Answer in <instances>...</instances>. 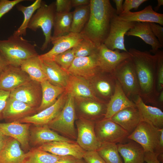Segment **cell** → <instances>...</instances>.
Returning <instances> with one entry per match:
<instances>
[{"instance_id":"cell-1","label":"cell","mask_w":163,"mask_h":163,"mask_svg":"<svg viewBox=\"0 0 163 163\" xmlns=\"http://www.w3.org/2000/svg\"><path fill=\"white\" fill-rule=\"evenodd\" d=\"M129 52L136 71L140 91L144 102L159 107L157 91V55L134 48Z\"/></svg>"},{"instance_id":"cell-2","label":"cell","mask_w":163,"mask_h":163,"mask_svg":"<svg viewBox=\"0 0 163 163\" xmlns=\"http://www.w3.org/2000/svg\"><path fill=\"white\" fill-rule=\"evenodd\" d=\"M89 19L80 34L97 47L104 44L110 31L116 9L109 0H90Z\"/></svg>"},{"instance_id":"cell-3","label":"cell","mask_w":163,"mask_h":163,"mask_svg":"<svg viewBox=\"0 0 163 163\" xmlns=\"http://www.w3.org/2000/svg\"><path fill=\"white\" fill-rule=\"evenodd\" d=\"M35 43H32L22 36L13 34L7 40H0V52L8 65L20 67L24 60L38 55Z\"/></svg>"},{"instance_id":"cell-4","label":"cell","mask_w":163,"mask_h":163,"mask_svg":"<svg viewBox=\"0 0 163 163\" xmlns=\"http://www.w3.org/2000/svg\"><path fill=\"white\" fill-rule=\"evenodd\" d=\"M56 13L55 2L48 5L42 1L41 6L33 15L28 24L27 28L34 31L41 28L45 37V40L40 49L44 51L48 47L52 37Z\"/></svg>"},{"instance_id":"cell-5","label":"cell","mask_w":163,"mask_h":163,"mask_svg":"<svg viewBox=\"0 0 163 163\" xmlns=\"http://www.w3.org/2000/svg\"><path fill=\"white\" fill-rule=\"evenodd\" d=\"M74 98L68 94L62 109L58 115L47 124L51 129L57 131L66 136L76 139L74 125L75 119Z\"/></svg>"},{"instance_id":"cell-6","label":"cell","mask_w":163,"mask_h":163,"mask_svg":"<svg viewBox=\"0 0 163 163\" xmlns=\"http://www.w3.org/2000/svg\"><path fill=\"white\" fill-rule=\"evenodd\" d=\"M113 74L129 99L132 101L136 96H140L139 85L130 57L121 62L116 68Z\"/></svg>"},{"instance_id":"cell-7","label":"cell","mask_w":163,"mask_h":163,"mask_svg":"<svg viewBox=\"0 0 163 163\" xmlns=\"http://www.w3.org/2000/svg\"><path fill=\"white\" fill-rule=\"evenodd\" d=\"M160 133L159 129L147 122L141 121L129 135L127 139L140 144L145 152H156L159 154L158 144Z\"/></svg>"},{"instance_id":"cell-8","label":"cell","mask_w":163,"mask_h":163,"mask_svg":"<svg viewBox=\"0 0 163 163\" xmlns=\"http://www.w3.org/2000/svg\"><path fill=\"white\" fill-rule=\"evenodd\" d=\"M94 130L101 143H123L129 134L111 119H103L95 123Z\"/></svg>"},{"instance_id":"cell-9","label":"cell","mask_w":163,"mask_h":163,"mask_svg":"<svg viewBox=\"0 0 163 163\" xmlns=\"http://www.w3.org/2000/svg\"><path fill=\"white\" fill-rule=\"evenodd\" d=\"M136 22L121 20L116 13L111 20L109 33L104 44L112 50L128 52L125 46L124 36Z\"/></svg>"},{"instance_id":"cell-10","label":"cell","mask_w":163,"mask_h":163,"mask_svg":"<svg viewBox=\"0 0 163 163\" xmlns=\"http://www.w3.org/2000/svg\"><path fill=\"white\" fill-rule=\"evenodd\" d=\"M100 70L97 52L89 56L75 57L67 72L69 75L89 80Z\"/></svg>"},{"instance_id":"cell-11","label":"cell","mask_w":163,"mask_h":163,"mask_svg":"<svg viewBox=\"0 0 163 163\" xmlns=\"http://www.w3.org/2000/svg\"><path fill=\"white\" fill-rule=\"evenodd\" d=\"M95 123L94 121L82 118L76 122L77 143L85 151H96L101 145L95 135Z\"/></svg>"},{"instance_id":"cell-12","label":"cell","mask_w":163,"mask_h":163,"mask_svg":"<svg viewBox=\"0 0 163 163\" xmlns=\"http://www.w3.org/2000/svg\"><path fill=\"white\" fill-rule=\"evenodd\" d=\"M68 94L65 91L52 105L33 115L17 120L21 123H32L38 126L47 125L59 114L63 107Z\"/></svg>"},{"instance_id":"cell-13","label":"cell","mask_w":163,"mask_h":163,"mask_svg":"<svg viewBox=\"0 0 163 163\" xmlns=\"http://www.w3.org/2000/svg\"><path fill=\"white\" fill-rule=\"evenodd\" d=\"M40 83L31 80L10 92V97L26 103L37 109L41 101Z\"/></svg>"},{"instance_id":"cell-14","label":"cell","mask_w":163,"mask_h":163,"mask_svg":"<svg viewBox=\"0 0 163 163\" xmlns=\"http://www.w3.org/2000/svg\"><path fill=\"white\" fill-rule=\"evenodd\" d=\"M97 54L102 72L112 74L121 62L130 57L128 51L120 52L118 50H112L104 44L97 47Z\"/></svg>"},{"instance_id":"cell-15","label":"cell","mask_w":163,"mask_h":163,"mask_svg":"<svg viewBox=\"0 0 163 163\" xmlns=\"http://www.w3.org/2000/svg\"><path fill=\"white\" fill-rule=\"evenodd\" d=\"M83 38L80 33L72 32L62 36L52 37L51 42L53 45V47L47 53L39 55V57L41 60L54 61L56 56L72 48Z\"/></svg>"},{"instance_id":"cell-16","label":"cell","mask_w":163,"mask_h":163,"mask_svg":"<svg viewBox=\"0 0 163 163\" xmlns=\"http://www.w3.org/2000/svg\"><path fill=\"white\" fill-rule=\"evenodd\" d=\"M31 80L20 67L8 65L0 74V89L11 92Z\"/></svg>"},{"instance_id":"cell-17","label":"cell","mask_w":163,"mask_h":163,"mask_svg":"<svg viewBox=\"0 0 163 163\" xmlns=\"http://www.w3.org/2000/svg\"><path fill=\"white\" fill-rule=\"evenodd\" d=\"M65 88L68 94L75 99H91L104 104L97 97L92 84L88 80L70 75Z\"/></svg>"},{"instance_id":"cell-18","label":"cell","mask_w":163,"mask_h":163,"mask_svg":"<svg viewBox=\"0 0 163 163\" xmlns=\"http://www.w3.org/2000/svg\"><path fill=\"white\" fill-rule=\"evenodd\" d=\"M37 149L56 155L71 156L77 159L83 158L85 152L74 142H51L40 145Z\"/></svg>"},{"instance_id":"cell-19","label":"cell","mask_w":163,"mask_h":163,"mask_svg":"<svg viewBox=\"0 0 163 163\" xmlns=\"http://www.w3.org/2000/svg\"><path fill=\"white\" fill-rule=\"evenodd\" d=\"M101 73L100 70L93 79L92 85L97 97L107 104L114 93L117 80L113 74L107 73L106 75H104Z\"/></svg>"},{"instance_id":"cell-20","label":"cell","mask_w":163,"mask_h":163,"mask_svg":"<svg viewBox=\"0 0 163 163\" xmlns=\"http://www.w3.org/2000/svg\"><path fill=\"white\" fill-rule=\"evenodd\" d=\"M132 101L138 109L141 121L147 122L158 129L163 128V112L161 109L147 105L139 95Z\"/></svg>"},{"instance_id":"cell-21","label":"cell","mask_w":163,"mask_h":163,"mask_svg":"<svg viewBox=\"0 0 163 163\" xmlns=\"http://www.w3.org/2000/svg\"><path fill=\"white\" fill-rule=\"evenodd\" d=\"M30 125V123H24L17 120L10 123H0V131L5 136L16 140L25 149L29 145Z\"/></svg>"},{"instance_id":"cell-22","label":"cell","mask_w":163,"mask_h":163,"mask_svg":"<svg viewBox=\"0 0 163 163\" xmlns=\"http://www.w3.org/2000/svg\"><path fill=\"white\" fill-rule=\"evenodd\" d=\"M136 106L133 101L126 95L120 83L117 80L114 93L107 104L104 119H111L120 111L128 107Z\"/></svg>"},{"instance_id":"cell-23","label":"cell","mask_w":163,"mask_h":163,"mask_svg":"<svg viewBox=\"0 0 163 163\" xmlns=\"http://www.w3.org/2000/svg\"><path fill=\"white\" fill-rule=\"evenodd\" d=\"M130 134L141 121L136 106L126 108L115 114L111 118Z\"/></svg>"},{"instance_id":"cell-24","label":"cell","mask_w":163,"mask_h":163,"mask_svg":"<svg viewBox=\"0 0 163 163\" xmlns=\"http://www.w3.org/2000/svg\"><path fill=\"white\" fill-rule=\"evenodd\" d=\"M37 108L19 100L9 97L2 113L6 120H18L30 116Z\"/></svg>"},{"instance_id":"cell-25","label":"cell","mask_w":163,"mask_h":163,"mask_svg":"<svg viewBox=\"0 0 163 163\" xmlns=\"http://www.w3.org/2000/svg\"><path fill=\"white\" fill-rule=\"evenodd\" d=\"M128 36H133L141 39L146 43L151 46L149 52L154 54L163 47L154 36L149 22H136L134 26L126 34Z\"/></svg>"},{"instance_id":"cell-26","label":"cell","mask_w":163,"mask_h":163,"mask_svg":"<svg viewBox=\"0 0 163 163\" xmlns=\"http://www.w3.org/2000/svg\"><path fill=\"white\" fill-rule=\"evenodd\" d=\"M20 144L15 139L8 138L0 151V163H25L26 154L21 148Z\"/></svg>"},{"instance_id":"cell-27","label":"cell","mask_w":163,"mask_h":163,"mask_svg":"<svg viewBox=\"0 0 163 163\" xmlns=\"http://www.w3.org/2000/svg\"><path fill=\"white\" fill-rule=\"evenodd\" d=\"M121 20L128 21L158 23L163 25V14L155 12L149 5L138 11H129L118 16Z\"/></svg>"},{"instance_id":"cell-28","label":"cell","mask_w":163,"mask_h":163,"mask_svg":"<svg viewBox=\"0 0 163 163\" xmlns=\"http://www.w3.org/2000/svg\"><path fill=\"white\" fill-rule=\"evenodd\" d=\"M41 61L47 80L53 85L65 88L70 75L68 73L54 61Z\"/></svg>"},{"instance_id":"cell-29","label":"cell","mask_w":163,"mask_h":163,"mask_svg":"<svg viewBox=\"0 0 163 163\" xmlns=\"http://www.w3.org/2000/svg\"><path fill=\"white\" fill-rule=\"evenodd\" d=\"M125 143L117 144L118 152L124 160V163H144L145 152L142 147L130 139Z\"/></svg>"},{"instance_id":"cell-30","label":"cell","mask_w":163,"mask_h":163,"mask_svg":"<svg viewBox=\"0 0 163 163\" xmlns=\"http://www.w3.org/2000/svg\"><path fill=\"white\" fill-rule=\"evenodd\" d=\"M30 132L31 141L35 144L41 145L53 141L74 142L52 130L47 125L34 127L32 129Z\"/></svg>"},{"instance_id":"cell-31","label":"cell","mask_w":163,"mask_h":163,"mask_svg":"<svg viewBox=\"0 0 163 163\" xmlns=\"http://www.w3.org/2000/svg\"><path fill=\"white\" fill-rule=\"evenodd\" d=\"M40 83L42 97L40 104L37 109L38 112L53 104L57 99V97L65 91L64 88L53 85L47 80Z\"/></svg>"},{"instance_id":"cell-32","label":"cell","mask_w":163,"mask_h":163,"mask_svg":"<svg viewBox=\"0 0 163 163\" xmlns=\"http://www.w3.org/2000/svg\"><path fill=\"white\" fill-rule=\"evenodd\" d=\"M20 67L28 74L31 80L40 83L47 80L39 55L24 60Z\"/></svg>"},{"instance_id":"cell-33","label":"cell","mask_w":163,"mask_h":163,"mask_svg":"<svg viewBox=\"0 0 163 163\" xmlns=\"http://www.w3.org/2000/svg\"><path fill=\"white\" fill-rule=\"evenodd\" d=\"M79 107L84 113L94 117L99 121L104 118L107 104L102 103L91 99L77 98Z\"/></svg>"},{"instance_id":"cell-34","label":"cell","mask_w":163,"mask_h":163,"mask_svg":"<svg viewBox=\"0 0 163 163\" xmlns=\"http://www.w3.org/2000/svg\"><path fill=\"white\" fill-rule=\"evenodd\" d=\"M42 2L41 0H36L28 6L19 4L16 5L18 10L23 14L24 20L20 27L14 31L13 34V35L18 36L26 35L27 29L30 20L34 12L41 6Z\"/></svg>"},{"instance_id":"cell-35","label":"cell","mask_w":163,"mask_h":163,"mask_svg":"<svg viewBox=\"0 0 163 163\" xmlns=\"http://www.w3.org/2000/svg\"><path fill=\"white\" fill-rule=\"evenodd\" d=\"M72 20V12H56L53 26V34L52 37H56L62 36L71 32Z\"/></svg>"},{"instance_id":"cell-36","label":"cell","mask_w":163,"mask_h":163,"mask_svg":"<svg viewBox=\"0 0 163 163\" xmlns=\"http://www.w3.org/2000/svg\"><path fill=\"white\" fill-rule=\"evenodd\" d=\"M72 13V20L71 32L80 33L89 18L90 4L76 7Z\"/></svg>"},{"instance_id":"cell-37","label":"cell","mask_w":163,"mask_h":163,"mask_svg":"<svg viewBox=\"0 0 163 163\" xmlns=\"http://www.w3.org/2000/svg\"><path fill=\"white\" fill-rule=\"evenodd\" d=\"M26 154L25 163H55L64 156L56 155L37 148Z\"/></svg>"},{"instance_id":"cell-38","label":"cell","mask_w":163,"mask_h":163,"mask_svg":"<svg viewBox=\"0 0 163 163\" xmlns=\"http://www.w3.org/2000/svg\"><path fill=\"white\" fill-rule=\"evenodd\" d=\"M96 151L106 163H123L119 154L117 144L101 143Z\"/></svg>"},{"instance_id":"cell-39","label":"cell","mask_w":163,"mask_h":163,"mask_svg":"<svg viewBox=\"0 0 163 163\" xmlns=\"http://www.w3.org/2000/svg\"><path fill=\"white\" fill-rule=\"evenodd\" d=\"M97 47L91 40L83 37V39L72 49L75 57H82L95 53Z\"/></svg>"},{"instance_id":"cell-40","label":"cell","mask_w":163,"mask_h":163,"mask_svg":"<svg viewBox=\"0 0 163 163\" xmlns=\"http://www.w3.org/2000/svg\"><path fill=\"white\" fill-rule=\"evenodd\" d=\"M75 58L74 52L72 48L56 56L54 61L67 72Z\"/></svg>"},{"instance_id":"cell-41","label":"cell","mask_w":163,"mask_h":163,"mask_svg":"<svg viewBox=\"0 0 163 163\" xmlns=\"http://www.w3.org/2000/svg\"><path fill=\"white\" fill-rule=\"evenodd\" d=\"M157 55V91L158 93L163 89V51L158 50Z\"/></svg>"},{"instance_id":"cell-42","label":"cell","mask_w":163,"mask_h":163,"mask_svg":"<svg viewBox=\"0 0 163 163\" xmlns=\"http://www.w3.org/2000/svg\"><path fill=\"white\" fill-rule=\"evenodd\" d=\"M24 0H0V19L14 7Z\"/></svg>"},{"instance_id":"cell-43","label":"cell","mask_w":163,"mask_h":163,"mask_svg":"<svg viewBox=\"0 0 163 163\" xmlns=\"http://www.w3.org/2000/svg\"><path fill=\"white\" fill-rule=\"evenodd\" d=\"M83 159L86 163H106L96 151H85Z\"/></svg>"},{"instance_id":"cell-44","label":"cell","mask_w":163,"mask_h":163,"mask_svg":"<svg viewBox=\"0 0 163 163\" xmlns=\"http://www.w3.org/2000/svg\"><path fill=\"white\" fill-rule=\"evenodd\" d=\"M55 5L56 13L69 12L72 8L71 0H56Z\"/></svg>"},{"instance_id":"cell-45","label":"cell","mask_w":163,"mask_h":163,"mask_svg":"<svg viewBox=\"0 0 163 163\" xmlns=\"http://www.w3.org/2000/svg\"><path fill=\"white\" fill-rule=\"evenodd\" d=\"M147 0H125L123 4V13L130 11L133 9L137 10L139 6Z\"/></svg>"},{"instance_id":"cell-46","label":"cell","mask_w":163,"mask_h":163,"mask_svg":"<svg viewBox=\"0 0 163 163\" xmlns=\"http://www.w3.org/2000/svg\"><path fill=\"white\" fill-rule=\"evenodd\" d=\"M152 31L160 43L163 46V27L155 23H149Z\"/></svg>"},{"instance_id":"cell-47","label":"cell","mask_w":163,"mask_h":163,"mask_svg":"<svg viewBox=\"0 0 163 163\" xmlns=\"http://www.w3.org/2000/svg\"><path fill=\"white\" fill-rule=\"evenodd\" d=\"M10 91L0 89V118H2V113L10 97Z\"/></svg>"},{"instance_id":"cell-48","label":"cell","mask_w":163,"mask_h":163,"mask_svg":"<svg viewBox=\"0 0 163 163\" xmlns=\"http://www.w3.org/2000/svg\"><path fill=\"white\" fill-rule=\"evenodd\" d=\"M159 155L156 152H145L144 161L147 163H161L158 158Z\"/></svg>"},{"instance_id":"cell-49","label":"cell","mask_w":163,"mask_h":163,"mask_svg":"<svg viewBox=\"0 0 163 163\" xmlns=\"http://www.w3.org/2000/svg\"><path fill=\"white\" fill-rule=\"evenodd\" d=\"M116 6V13L118 16L120 15L123 13V0H113Z\"/></svg>"},{"instance_id":"cell-50","label":"cell","mask_w":163,"mask_h":163,"mask_svg":"<svg viewBox=\"0 0 163 163\" xmlns=\"http://www.w3.org/2000/svg\"><path fill=\"white\" fill-rule=\"evenodd\" d=\"M72 7H77L89 5L90 3V0H71Z\"/></svg>"},{"instance_id":"cell-51","label":"cell","mask_w":163,"mask_h":163,"mask_svg":"<svg viewBox=\"0 0 163 163\" xmlns=\"http://www.w3.org/2000/svg\"><path fill=\"white\" fill-rule=\"evenodd\" d=\"M77 159L71 156H64L55 163H76Z\"/></svg>"},{"instance_id":"cell-52","label":"cell","mask_w":163,"mask_h":163,"mask_svg":"<svg viewBox=\"0 0 163 163\" xmlns=\"http://www.w3.org/2000/svg\"><path fill=\"white\" fill-rule=\"evenodd\" d=\"M159 130L160 133L158 144V152L160 154L163 153V128L159 129Z\"/></svg>"},{"instance_id":"cell-53","label":"cell","mask_w":163,"mask_h":163,"mask_svg":"<svg viewBox=\"0 0 163 163\" xmlns=\"http://www.w3.org/2000/svg\"><path fill=\"white\" fill-rule=\"evenodd\" d=\"M8 65L7 62L0 52V74Z\"/></svg>"},{"instance_id":"cell-54","label":"cell","mask_w":163,"mask_h":163,"mask_svg":"<svg viewBox=\"0 0 163 163\" xmlns=\"http://www.w3.org/2000/svg\"><path fill=\"white\" fill-rule=\"evenodd\" d=\"M7 137L3 134L0 131V151L5 144L8 138Z\"/></svg>"},{"instance_id":"cell-55","label":"cell","mask_w":163,"mask_h":163,"mask_svg":"<svg viewBox=\"0 0 163 163\" xmlns=\"http://www.w3.org/2000/svg\"><path fill=\"white\" fill-rule=\"evenodd\" d=\"M157 101L159 107H162L163 104V90L160 93L158 96Z\"/></svg>"},{"instance_id":"cell-56","label":"cell","mask_w":163,"mask_h":163,"mask_svg":"<svg viewBox=\"0 0 163 163\" xmlns=\"http://www.w3.org/2000/svg\"><path fill=\"white\" fill-rule=\"evenodd\" d=\"M157 5L154 8V11L156 12L159 10L160 7L163 5V0H157Z\"/></svg>"},{"instance_id":"cell-57","label":"cell","mask_w":163,"mask_h":163,"mask_svg":"<svg viewBox=\"0 0 163 163\" xmlns=\"http://www.w3.org/2000/svg\"><path fill=\"white\" fill-rule=\"evenodd\" d=\"M76 163H86V162L83 159V158L81 159H77Z\"/></svg>"},{"instance_id":"cell-58","label":"cell","mask_w":163,"mask_h":163,"mask_svg":"<svg viewBox=\"0 0 163 163\" xmlns=\"http://www.w3.org/2000/svg\"></svg>"}]
</instances>
